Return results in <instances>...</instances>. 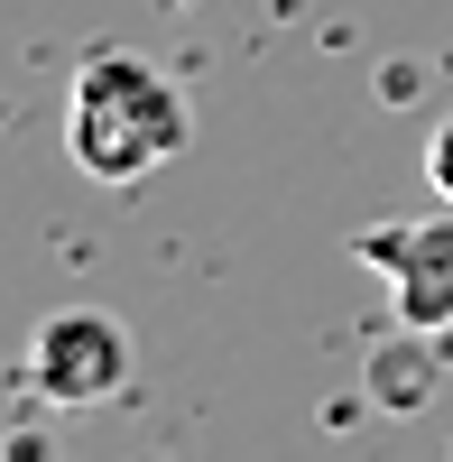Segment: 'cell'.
Returning <instances> with one entry per match:
<instances>
[{
	"label": "cell",
	"mask_w": 453,
	"mask_h": 462,
	"mask_svg": "<svg viewBox=\"0 0 453 462\" xmlns=\"http://www.w3.org/2000/svg\"><path fill=\"white\" fill-rule=\"evenodd\" d=\"M185 130H195V111H185V93L148 56L102 47V56L74 65V84H65V158H74V176L148 185L185 148Z\"/></svg>",
	"instance_id": "obj_1"
},
{
	"label": "cell",
	"mask_w": 453,
	"mask_h": 462,
	"mask_svg": "<svg viewBox=\"0 0 453 462\" xmlns=\"http://www.w3.org/2000/svg\"><path fill=\"white\" fill-rule=\"evenodd\" d=\"M130 370H139L130 324L102 315V305H56V315L28 333V389L47 407H111L130 389Z\"/></svg>",
	"instance_id": "obj_2"
},
{
	"label": "cell",
	"mask_w": 453,
	"mask_h": 462,
	"mask_svg": "<svg viewBox=\"0 0 453 462\" xmlns=\"http://www.w3.org/2000/svg\"><path fill=\"white\" fill-rule=\"evenodd\" d=\"M352 259L389 278L398 324H426V333L453 324V204L426 213V222H370V231H352Z\"/></svg>",
	"instance_id": "obj_3"
},
{
	"label": "cell",
	"mask_w": 453,
	"mask_h": 462,
	"mask_svg": "<svg viewBox=\"0 0 453 462\" xmlns=\"http://www.w3.org/2000/svg\"><path fill=\"white\" fill-rule=\"evenodd\" d=\"M426 342H435L426 324H398L389 342H370V370H361V379H370V398H380L389 416H417V407H426V389H435Z\"/></svg>",
	"instance_id": "obj_4"
},
{
	"label": "cell",
	"mask_w": 453,
	"mask_h": 462,
	"mask_svg": "<svg viewBox=\"0 0 453 462\" xmlns=\"http://www.w3.org/2000/svg\"><path fill=\"white\" fill-rule=\"evenodd\" d=\"M426 176H435V195L453 204V121H435V139H426Z\"/></svg>",
	"instance_id": "obj_5"
}]
</instances>
